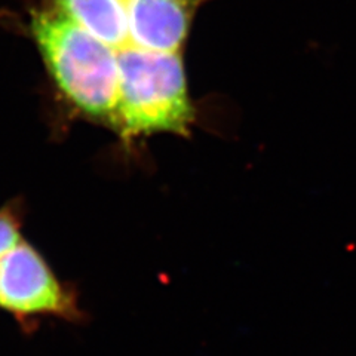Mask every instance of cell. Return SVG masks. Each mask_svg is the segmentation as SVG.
<instances>
[{
  "label": "cell",
  "mask_w": 356,
  "mask_h": 356,
  "mask_svg": "<svg viewBox=\"0 0 356 356\" xmlns=\"http://www.w3.org/2000/svg\"><path fill=\"white\" fill-rule=\"evenodd\" d=\"M31 36L60 92L86 118L115 128L116 51L48 6L31 13Z\"/></svg>",
  "instance_id": "1"
},
{
  "label": "cell",
  "mask_w": 356,
  "mask_h": 356,
  "mask_svg": "<svg viewBox=\"0 0 356 356\" xmlns=\"http://www.w3.org/2000/svg\"><path fill=\"white\" fill-rule=\"evenodd\" d=\"M88 35L115 51L128 49V24L122 0H43Z\"/></svg>",
  "instance_id": "5"
},
{
  "label": "cell",
  "mask_w": 356,
  "mask_h": 356,
  "mask_svg": "<svg viewBox=\"0 0 356 356\" xmlns=\"http://www.w3.org/2000/svg\"><path fill=\"white\" fill-rule=\"evenodd\" d=\"M204 0H122L129 48L181 54Z\"/></svg>",
  "instance_id": "4"
},
{
  "label": "cell",
  "mask_w": 356,
  "mask_h": 356,
  "mask_svg": "<svg viewBox=\"0 0 356 356\" xmlns=\"http://www.w3.org/2000/svg\"><path fill=\"white\" fill-rule=\"evenodd\" d=\"M21 241L19 221L13 209H0V254Z\"/></svg>",
  "instance_id": "6"
},
{
  "label": "cell",
  "mask_w": 356,
  "mask_h": 356,
  "mask_svg": "<svg viewBox=\"0 0 356 356\" xmlns=\"http://www.w3.org/2000/svg\"><path fill=\"white\" fill-rule=\"evenodd\" d=\"M119 94L113 131L125 140L159 132L188 136L195 108L181 54L116 51Z\"/></svg>",
  "instance_id": "2"
},
{
  "label": "cell",
  "mask_w": 356,
  "mask_h": 356,
  "mask_svg": "<svg viewBox=\"0 0 356 356\" xmlns=\"http://www.w3.org/2000/svg\"><path fill=\"white\" fill-rule=\"evenodd\" d=\"M0 307L18 318H81L72 289L58 281L39 251L22 239L0 254Z\"/></svg>",
  "instance_id": "3"
}]
</instances>
